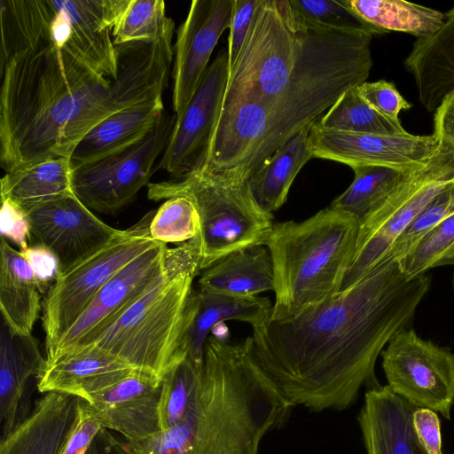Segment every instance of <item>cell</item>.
Instances as JSON below:
<instances>
[{"instance_id":"e0dca14e","label":"cell","mask_w":454,"mask_h":454,"mask_svg":"<svg viewBox=\"0 0 454 454\" xmlns=\"http://www.w3.org/2000/svg\"><path fill=\"white\" fill-rule=\"evenodd\" d=\"M235 0H193L174 46L172 105L180 117L207 68L223 32L230 28Z\"/></svg>"},{"instance_id":"7c38bea8","label":"cell","mask_w":454,"mask_h":454,"mask_svg":"<svg viewBox=\"0 0 454 454\" xmlns=\"http://www.w3.org/2000/svg\"><path fill=\"white\" fill-rule=\"evenodd\" d=\"M380 356L387 386L394 393L450 419L454 352L405 328L392 337Z\"/></svg>"},{"instance_id":"d6986e66","label":"cell","mask_w":454,"mask_h":454,"mask_svg":"<svg viewBox=\"0 0 454 454\" xmlns=\"http://www.w3.org/2000/svg\"><path fill=\"white\" fill-rule=\"evenodd\" d=\"M162 380L137 371L85 400L101 427L138 442L161 432L159 403Z\"/></svg>"},{"instance_id":"4dcf8cb0","label":"cell","mask_w":454,"mask_h":454,"mask_svg":"<svg viewBox=\"0 0 454 454\" xmlns=\"http://www.w3.org/2000/svg\"><path fill=\"white\" fill-rule=\"evenodd\" d=\"M310 129L306 128L291 138L247 179L253 196L265 211L273 214L286 203L297 174L312 158Z\"/></svg>"},{"instance_id":"ac0fdd59","label":"cell","mask_w":454,"mask_h":454,"mask_svg":"<svg viewBox=\"0 0 454 454\" xmlns=\"http://www.w3.org/2000/svg\"><path fill=\"white\" fill-rule=\"evenodd\" d=\"M27 216L30 245L50 248L59 261V271L97 251L121 231L97 217L74 194L43 204Z\"/></svg>"},{"instance_id":"1f68e13d","label":"cell","mask_w":454,"mask_h":454,"mask_svg":"<svg viewBox=\"0 0 454 454\" xmlns=\"http://www.w3.org/2000/svg\"><path fill=\"white\" fill-rule=\"evenodd\" d=\"M347 5L375 34L403 32L419 38L435 33L445 14L404 0H345Z\"/></svg>"},{"instance_id":"ba28073f","label":"cell","mask_w":454,"mask_h":454,"mask_svg":"<svg viewBox=\"0 0 454 454\" xmlns=\"http://www.w3.org/2000/svg\"><path fill=\"white\" fill-rule=\"evenodd\" d=\"M303 28L289 0H261L229 73L223 105L263 104L278 95L301 54Z\"/></svg>"},{"instance_id":"ee69618b","label":"cell","mask_w":454,"mask_h":454,"mask_svg":"<svg viewBox=\"0 0 454 454\" xmlns=\"http://www.w3.org/2000/svg\"><path fill=\"white\" fill-rule=\"evenodd\" d=\"M1 237L9 239L25 250L29 246L31 227L27 214L7 200H1Z\"/></svg>"},{"instance_id":"2e32d148","label":"cell","mask_w":454,"mask_h":454,"mask_svg":"<svg viewBox=\"0 0 454 454\" xmlns=\"http://www.w3.org/2000/svg\"><path fill=\"white\" fill-rule=\"evenodd\" d=\"M167 249L158 242L112 277L45 358L90 343L165 274Z\"/></svg>"},{"instance_id":"d590c367","label":"cell","mask_w":454,"mask_h":454,"mask_svg":"<svg viewBox=\"0 0 454 454\" xmlns=\"http://www.w3.org/2000/svg\"><path fill=\"white\" fill-rule=\"evenodd\" d=\"M162 0H128L112 29L114 43L155 40L174 29Z\"/></svg>"},{"instance_id":"7bdbcfd3","label":"cell","mask_w":454,"mask_h":454,"mask_svg":"<svg viewBox=\"0 0 454 454\" xmlns=\"http://www.w3.org/2000/svg\"><path fill=\"white\" fill-rule=\"evenodd\" d=\"M101 428L98 418L88 403L80 398L77 422L62 454H87Z\"/></svg>"},{"instance_id":"e575fe53","label":"cell","mask_w":454,"mask_h":454,"mask_svg":"<svg viewBox=\"0 0 454 454\" xmlns=\"http://www.w3.org/2000/svg\"><path fill=\"white\" fill-rule=\"evenodd\" d=\"M202 367L186 356L162 378L159 403L161 432L182 422L193 407Z\"/></svg>"},{"instance_id":"b9f144b4","label":"cell","mask_w":454,"mask_h":454,"mask_svg":"<svg viewBox=\"0 0 454 454\" xmlns=\"http://www.w3.org/2000/svg\"><path fill=\"white\" fill-rule=\"evenodd\" d=\"M261 0H235L228 38L229 73L233 68Z\"/></svg>"},{"instance_id":"ab89813d","label":"cell","mask_w":454,"mask_h":454,"mask_svg":"<svg viewBox=\"0 0 454 454\" xmlns=\"http://www.w3.org/2000/svg\"><path fill=\"white\" fill-rule=\"evenodd\" d=\"M452 215H454V179L436 195L395 240L388 252L387 260L403 258L426 232Z\"/></svg>"},{"instance_id":"30bf717a","label":"cell","mask_w":454,"mask_h":454,"mask_svg":"<svg viewBox=\"0 0 454 454\" xmlns=\"http://www.w3.org/2000/svg\"><path fill=\"white\" fill-rule=\"evenodd\" d=\"M155 211L121 231L97 251L59 271L43 301L45 351L50 354L101 287L120 270L160 241L149 231Z\"/></svg>"},{"instance_id":"7402d4cb","label":"cell","mask_w":454,"mask_h":454,"mask_svg":"<svg viewBox=\"0 0 454 454\" xmlns=\"http://www.w3.org/2000/svg\"><path fill=\"white\" fill-rule=\"evenodd\" d=\"M415 405L387 385L367 389L357 417L367 454H430L412 420Z\"/></svg>"},{"instance_id":"8fae6325","label":"cell","mask_w":454,"mask_h":454,"mask_svg":"<svg viewBox=\"0 0 454 454\" xmlns=\"http://www.w3.org/2000/svg\"><path fill=\"white\" fill-rule=\"evenodd\" d=\"M176 115L166 112L154 128L135 145L73 171L74 195L90 210L114 215L150 184L154 163L162 154Z\"/></svg>"},{"instance_id":"d6a6232c","label":"cell","mask_w":454,"mask_h":454,"mask_svg":"<svg viewBox=\"0 0 454 454\" xmlns=\"http://www.w3.org/2000/svg\"><path fill=\"white\" fill-rule=\"evenodd\" d=\"M351 184L333 200L330 207L347 212L361 224L388 198L409 173L379 166L353 169Z\"/></svg>"},{"instance_id":"484cf974","label":"cell","mask_w":454,"mask_h":454,"mask_svg":"<svg viewBox=\"0 0 454 454\" xmlns=\"http://www.w3.org/2000/svg\"><path fill=\"white\" fill-rule=\"evenodd\" d=\"M164 113L163 102H150L109 115L74 147L69 157L72 170L135 145L154 128Z\"/></svg>"},{"instance_id":"836d02e7","label":"cell","mask_w":454,"mask_h":454,"mask_svg":"<svg viewBox=\"0 0 454 454\" xmlns=\"http://www.w3.org/2000/svg\"><path fill=\"white\" fill-rule=\"evenodd\" d=\"M317 123L333 130L374 134L399 135L407 131L400 121H392L379 114L359 95L356 87L343 93Z\"/></svg>"},{"instance_id":"5b68a950","label":"cell","mask_w":454,"mask_h":454,"mask_svg":"<svg viewBox=\"0 0 454 454\" xmlns=\"http://www.w3.org/2000/svg\"><path fill=\"white\" fill-rule=\"evenodd\" d=\"M359 226L350 214L330 207L302 222L274 223L266 246L274 271L271 319L295 317L340 291Z\"/></svg>"},{"instance_id":"3957f363","label":"cell","mask_w":454,"mask_h":454,"mask_svg":"<svg viewBox=\"0 0 454 454\" xmlns=\"http://www.w3.org/2000/svg\"><path fill=\"white\" fill-rule=\"evenodd\" d=\"M0 164L11 172L70 157L82 137L116 113L111 81L42 38L0 67Z\"/></svg>"},{"instance_id":"681fc988","label":"cell","mask_w":454,"mask_h":454,"mask_svg":"<svg viewBox=\"0 0 454 454\" xmlns=\"http://www.w3.org/2000/svg\"><path fill=\"white\" fill-rule=\"evenodd\" d=\"M452 283H453V286H454V274H453V278H452Z\"/></svg>"},{"instance_id":"5bb4252c","label":"cell","mask_w":454,"mask_h":454,"mask_svg":"<svg viewBox=\"0 0 454 454\" xmlns=\"http://www.w3.org/2000/svg\"><path fill=\"white\" fill-rule=\"evenodd\" d=\"M54 43L110 81L117 65L112 29L128 0H48Z\"/></svg>"},{"instance_id":"44dd1931","label":"cell","mask_w":454,"mask_h":454,"mask_svg":"<svg viewBox=\"0 0 454 454\" xmlns=\"http://www.w3.org/2000/svg\"><path fill=\"white\" fill-rule=\"evenodd\" d=\"M137 371L95 347L74 348L44 359L37 389L42 394L56 392L87 400Z\"/></svg>"},{"instance_id":"60d3db41","label":"cell","mask_w":454,"mask_h":454,"mask_svg":"<svg viewBox=\"0 0 454 454\" xmlns=\"http://www.w3.org/2000/svg\"><path fill=\"white\" fill-rule=\"evenodd\" d=\"M359 95L379 114L392 121H399L401 111L408 110L411 105L400 94L392 82L380 80L364 82L356 86Z\"/></svg>"},{"instance_id":"603a6c76","label":"cell","mask_w":454,"mask_h":454,"mask_svg":"<svg viewBox=\"0 0 454 454\" xmlns=\"http://www.w3.org/2000/svg\"><path fill=\"white\" fill-rule=\"evenodd\" d=\"M79 397L49 392L1 438L0 454H62L78 419Z\"/></svg>"},{"instance_id":"f546056e","label":"cell","mask_w":454,"mask_h":454,"mask_svg":"<svg viewBox=\"0 0 454 454\" xmlns=\"http://www.w3.org/2000/svg\"><path fill=\"white\" fill-rule=\"evenodd\" d=\"M69 157L41 161L6 174L0 182V196L28 213L48 202L74 194Z\"/></svg>"},{"instance_id":"52a82bcc","label":"cell","mask_w":454,"mask_h":454,"mask_svg":"<svg viewBox=\"0 0 454 454\" xmlns=\"http://www.w3.org/2000/svg\"><path fill=\"white\" fill-rule=\"evenodd\" d=\"M176 196L191 200L199 214L200 231L191 240L199 250L201 271L233 252L267 246L273 214L259 205L247 180L197 168L182 177L147 185L152 200Z\"/></svg>"},{"instance_id":"74e56055","label":"cell","mask_w":454,"mask_h":454,"mask_svg":"<svg viewBox=\"0 0 454 454\" xmlns=\"http://www.w3.org/2000/svg\"><path fill=\"white\" fill-rule=\"evenodd\" d=\"M151 237L162 243H184L200 231V217L191 200L183 196L165 200L154 212L149 226Z\"/></svg>"},{"instance_id":"8d00e7d4","label":"cell","mask_w":454,"mask_h":454,"mask_svg":"<svg viewBox=\"0 0 454 454\" xmlns=\"http://www.w3.org/2000/svg\"><path fill=\"white\" fill-rule=\"evenodd\" d=\"M398 261L407 278L424 275L433 268L454 265V215L431 228Z\"/></svg>"},{"instance_id":"d4e9b609","label":"cell","mask_w":454,"mask_h":454,"mask_svg":"<svg viewBox=\"0 0 454 454\" xmlns=\"http://www.w3.org/2000/svg\"><path fill=\"white\" fill-rule=\"evenodd\" d=\"M404 67L414 78L422 106L435 111L454 90V7L435 33L416 40Z\"/></svg>"},{"instance_id":"f6af8a7d","label":"cell","mask_w":454,"mask_h":454,"mask_svg":"<svg viewBox=\"0 0 454 454\" xmlns=\"http://www.w3.org/2000/svg\"><path fill=\"white\" fill-rule=\"evenodd\" d=\"M20 252L32 267L43 294L47 293L60 270L57 255L47 247L38 243L29 245Z\"/></svg>"},{"instance_id":"8992f818","label":"cell","mask_w":454,"mask_h":454,"mask_svg":"<svg viewBox=\"0 0 454 454\" xmlns=\"http://www.w3.org/2000/svg\"><path fill=\"white\" fill-rule=\"evenodd\" d=\"M166 262L165 274L82 347L99 348L161 380L187 356V305L200 271L167 253Z\"/></svg>"},{"instance_id":"bcb514c9","label":"cell","mask_w":454,"mask_h":454,"mask_svg":"<svg viewBox=\"0 0 454 454\" xmlns=\"http://www.w3.org/2000/svg\"><path fill=\"white\" fill-rule=\"evenodd\" d=\"M412 420L416 434L428 452L443 454L438 414L427 408L415 406Z\"/></svg>"},{"instance_id":"c3c4849f","label":"cell","mask_w":454,"mask_h":454,"mask_svg":"<svg viewBox=\"0 0 454 454\" xmlns=\"http://www.w3.org/2000/svg\"><path fill=\"white\" fill-rule=\"evenodd\" d=\"M87 454H130L124 440L118 439L110 430L101 428L92 442Z\"/></svg>"},{"instance_id":"7dc6e473","label":"cell","mask_w":454,"mask_h":454,"mask_svg":"<svg viewBox=\"0 0 454 454\" xmlns=\"http://www.w3.org/2000/svg\"><path fill=\"white\" fill-rule=\"evenodd\" d=\"M434 135L438 142L454 151V90L435 109Z\"/></svg>"},{"instance_id":"4fadbf2b","label":"cell","mask_w":454,"mask_h":454,"mask_svg":"<svg viewBox=\"0 0 454 454\" xmlns=\"http://www.w3.org/2000/svg\"><path fill=\"white\" fill-rule=\"evenodd\" d=\"M312 158L340 162L352 169L379 166L411 173L422 168L438 148L432 135H374L325 129L316 122L309 130Z\"/></svg>"},{"instance_id":"9a60e30c","label":"cell","mask_w":454,"mask_h":454,"mask_svg":"<svg viewBox=\"0 0 454 454\" xmlns=\"http://www.w3.org/2000/svg\"><path fill=\"white\" fill-rule=\"evenodd\" d=\"M228 78V52L221 50L183 114L176 118L155 171L162 169L179 178L200 165L222 109Z\"/></svg>"},{"instance_id":"f1b7e54d","label":"cell","mask_w":454,"mask_h":454,"mask_svg":"<svg viewBox=\"0 0 454 454\" xmlns=\"http://www.w3.org/2000/svg\"><path fill=\"white\" fill-rule=\"evenodd\" d=\"M199 288L232 296L254 297L274 290V271L266 246L233 252L202 270Z\"/></svg>"},{"instance_id":"7a4b0ae2","label":"cell","mask_w":454,"mask_h":454,"mask_svg":"<svg viewBox=\"0 0 454 454\" xmlns=\"http://www.w3.org/2000/svg\"><path fill=\"white\" fill-rule=\"evenodd\" d=\"M302 21L301 54L284 90L263 104L222 106L199 168L247 180L291 138L317 122L343 93L366 82L372 67V33Z\"/></svg>"},{"instance_id":"6da1fadb","label":"cell","mask_w":454,"mask_h":454,"mask_svg":"<svg viewBox=\"0 0 454 454\" xmlns=\"http://www.w3.org/2000/svg\"><path fill=\"white\" fill-rule=\"evenodd\" d=\"M430 286L426 274L407 278L398 260H387L297 316L253 327L254 356L295 405L345 410L362 387L381 386L377 358L406 328Z\"/></svg>"},{"instance_id":"ffe728a7","label":"cell","mask_w":454,"mask_h":454,"mask_svg":"<svg viewBox=\"0 0 454 454\" xmlns=\"http://www.w3.org/2000/svg\"><path fill=\"white\" fill-rule=\"evenodd\" d=\"M174 29L155 40L115 44L116 78L111 81L110 97L115 112L134 106L163 102L174 57Z\"/></svg>"},{"instance_id":"4316f807","label":"cell","mask_w":454,"mask_h":454,"mask_svg":"<svg viewBox=\"0 0 454 454\" xmlns=\"http://www.w3.org/2000/svg\"><path fill=\"white\" fill-rule=\"evenodd\" d=\"M0 253V310L3 321L13 333L29 335L39 316L43 291L30 264L3 237Z\"/></svg>"},{"instance_id":"83f0119b","label":"cell","mask_w":454,"mask_h":454,"mask_svg":"<svg viewBox=\"0 0 454 454\" xmlns=\"http://www.w3.org/2000/svg\"><path fill=\"white\" fill-rule=\"evenodd\" d=\"M43 358L38 340L20 335L2 323L0 335V422L2 437L16 426L17 413L28 379L38 376Z\"/></svg>"},{"instance_id":"277c9868","label":"cell","mask_w":454,"mask_h":454,"mask_svg":"<svg viewBox=\"0 0 454 454\" xmlns=\"http://www.w3.org/2000/svg\"><path fill=\"white\" fill-rule=\"evenodd\" d=\"M294 406L258 363L251 336L231 343L209 335L190 454H259L263 436L285 425Z\"/></svg>"},{"instance_id":"cb8c5ba5","label":"cell","mask_w":454,"mask_h":454,"mask_svg":"<svg viewBox=\"0 0 454 454\" xmlns=\"http://www.w3.org/2000/svg\"><path fill=\"white\" fill-rule=\"evenodd\" d=\"M273 305L266 297H239L192 290L187 305L185 346L187 356L199 367L203 366L204 349L210 332L220 323L236 320L252 328L268 321Z\"/></svg>"},{"instance_id":"9c48e42d","label":"cell","mask_w":454,"mask_h":454,"mask_svg":"<svg viewBox=\"0 0 454 454\" xmlns=\"http://www.w3.org/2000/svg\"><path fill=\"white\" fill-rule=\"evenodd\" d=\"M454 179V151L438 148L419 169L411 172L358 230L356 251L340 290L355 285L387 260L395 240Z\"/></svg>"},{"instance_id":"f35d334b","label":"cell","mask_w":454,"mask_h":454,"mask_svg":"<svg viewBox=\"0 0 454 454\" xmlns=\"http://www.w3.org/2000/svg\"><path fill=\"white\" fill-rule=\"evenodd\" d=\"M305 22L327 29L364 31L375 35L347 5L345 0H289Z\"/></svg>"}]
</instances>
